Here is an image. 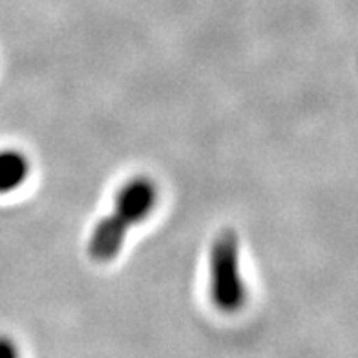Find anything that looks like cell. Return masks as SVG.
<instances>
[{
    "label": "cell",
    "mask_w": 358,
    "mask_h": 358,
    "mask_svg": "<svg viewBox=\"0 0 358 358\" xmlns=\"http://www.w3.org/2000/svg\"><path fill=\"white\" fill-rule=\"evenodd\" d=\"M31 165L26 154L15 148L0 150V194L19 190L29 178Z\"/></svg>",
    "instance_id": "3"
},
{
    "label": "cell",
    "mask_w": 358,
    "mask_h": 358,
    "mask_svg": "<svg viewBox=\"0 0 358 358\" xmlns=\"http://www.w3.org/2000/svg\"><path fill=\"white\" fill-rule=\"evenodd\" d=\"M0 358H20V349L11 336L0 335Z\"/></svg>",
    "instance_id": "4"
},
{
    "label": "cell",
    "mask_w": 358,
    "mask_h": 358,
    "mask_svg": "<svg viewBox=\"0 0 358 358\" xmlns=\"http://www.w3.org/2000/svg\"><path fill=\"white\" fill-rule=\"evenodd\" d=\"M208 294L222 313H238L247 303V283L241 274L240 240L232 229H225L213 240L208 250Z\"/></svg>",
    "instance_id": "2"
},
{
    "label": "cell",
    "mask_w": 358,
    "mask_h": 358,
    "mask_svg": "<svg viewBox=\"0 0 358 358\" xmlns=\"http://www.w3.org/2000/svg\"><path fill=\"white\" fill-rule=\"evenodd\" d=\"M159 201V189L148 176H137L121 187L113 210L103 217L88 240V255L97 264H110L117 258L132 227L139 225L154 213Z\"/></svg>",
    "instance_id": "1"
}]
</instances>
